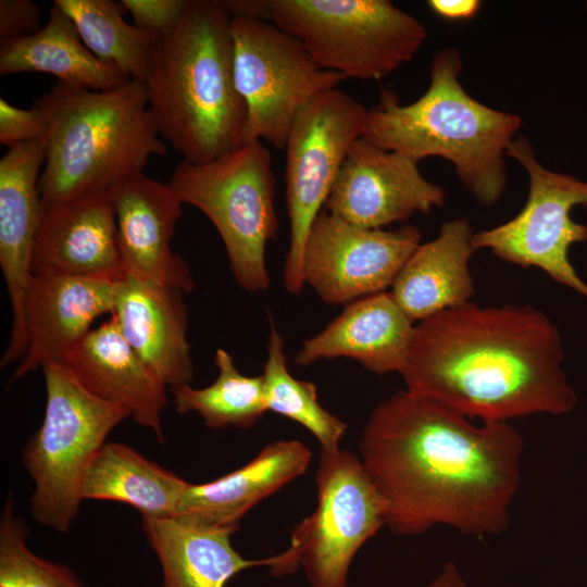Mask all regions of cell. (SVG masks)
Segmentation results:
<instances>
[{
	"mask_svg": "<svg viewBox=\"0 0 587 587\" xmlns=\"http://www.w3.org/2000/svg\"><path fill=\"white\" fill-rule=\"evenodd\" d=\"M470 420L407 389L374 408L360 460L385 500L392 533L415 536L439 524L472 536L508 528L523 438L510 422Z\"/></svg>",
	"mask_w": 587,
	"mask_h": 587,
	"instance_id": "cell-1",
	"label": "cell"
},
{
	"mask_svg": "<svg viewBox=\"0 0 587 587\" xmlns=\"http://www.w3.org/2000/svg\"><path fill=\"white\" fill-rule=\"evenodd\" d=\"M558 328L532 305L471 301L420 321L399 374L405 389L469 419L560 415L576 404Z\"/></svg>",
	"mask_w": 587,
	"mask_h": 587,
	"instance_id": "cell-2",
	"label": "cell"
},
{
	"mask_svg": "<svg viewBox=\"0 0 587 587\" xmlns=\"http://www.w3.org/2000/svg\"><path fill=\"white\" fill-rule=\"evenodd\" d=\"M232 17L221 0H188L154 43L145 83L161 137L190 163L247 142V109L234 77Z\"/></svg>",
	"mask_w": 587,
	"mask_h": 587,
	"instance_id": "cell-3",
	"label": "cell"
},
{
	"mask_svg": "<svg viewBox=\"0 0 587 587\" xmlns=\"http://www.w3.org/2000/svg\"><path fill=\"white\" fill-rule=\"evenodd\" d=\"M462 58L448 47L430 64L426 91L401 104L391 90L367 109L363 138L414 162L440 157L452 163L459 180L483 205L495 204L507 187L505 157L522 118L471 97L459 77Z\"/></svg>",
	"mask_w": 587,
	"mask_h": 587,
	"instance_id": "cell-4",
	"label": "cell"
},
{
	"mask_svg": "<svg viewBox=\"0 0 587 587\" xmlns=\"http://www.w3.org/2000/svg\"><path fill=\"white\" fill-rule=\"evenodd\" d=\"M34 104L47 121L42 208L108 193L166 151L140 80L102 91L57 83Z\"/></svg>",
	"mask_w": 587,
	"mask_h": 587,
	"instance_id": "cell-5",
	"label": "cell"
},
{
	"mask_svg": "<svg viewBox=\"0 0 587 587\" xmlns=\"http://www.w3.org/2000/svg\"><path fill=\"white\" fill-rule=\"evenodd\" d=\"M230 17L273 23L316 64L346 78L382 79L411 61L425 26L389 0H223Z\"/></svg>",
	"mask_w": 587,
	"mask_h": 587,
	"instance_id": "cell-6",
	"label": "cell"
},
{
	"mask_svg": "<svg viewBox=\"0 0 587 587\" xmlns=\"http://www.w3.org/2000/svg\"><path fill=\"white\" fill-rule=\"evenodd\" d=\"M41 369L43 421L23 448L21 459L35 485L29 502L33 519L65 533L83 501L89 465L110 433L130 413L89 392L62 363L49 360Z\"/></svg>",
	"mask_w": 587,
	"mask_h": 587,
	"instance_id": "cell-7",
	"label": "cell"
},
{
	"mask_svg": "<svg viewBox=\"0 0 587 587\" xmlns=\"http://www.w3.org/2000/svg\"><path fill=\"white\" fill-rule=\"evenodd\" d=\"M168 184L214 225L237 284L252 294L267 290L266 247L278 220L272 157L263 141H247L205 163L182 161Z\"/></svg>",
	"mask_w": 587,
	"mask_h": 587,
	"instance_id": "cell-8",
	"label": "cell"
},
{
	"mask_svg": "<svg viewBox=\"0 0 587 587\" xmlns=\"http://www.w3.org/2000/svg\"><path fill=\"white\" fill-rule=\"evenodd\" d=\"M366 115L361 102L335 87L304 105L289 129L284 149L289 247L283 268L289 294H300L305 285L303 254L310 228L352 146L363 136Z\"/></svg>",
	"mask_w": 587,
	"mask_h": 587,
	"instance_id": "cell-9",
	"label": "cell"
},
{
	"mask_svg": "<svg viewBox=\"0 0 587 587\" xmlns=\"http://www.w3.org/2000/svg\"><path fill=\"white\" fill-rule=\"evenodd\" d=\"M234 77L247 109V141L284 150L300 110L347 79L321 68L304 46L271 22L232 17Z\"/></svg>",
	"mask_w": 587,
	"mask_h": 587,
	"instance_id": "cell-10",
	"label": "cell"
},
{
	"mask_svg": "<svg viewBox=\"0 0 587 587\" xmlns=\"http://www.w3.org/2000/svg\"><path fill=\"white\" fill-rule=\"evenodd\" d=\"M507 157L528 175L526 202L510 221L475 233V250L488 249L503 261L540 268L587 297V285L569 260L571 246L587 240V225L571 217L573 208L587 207V182L546 168L524 135L509 145Z\"/></svg>",
	"mask_w": 587,
	"mask_h": 587,
	"instance_id": "cell-11",
	"label": "cell"
},
{
	"mask_svg": "<svg viewBox=\"0 0 587 587\" xmlns=\"http://www.w3.org/2000/svg\"><path fill=\"white\" fill-rule=\"evenodd\" d=\"M316 507L291 530L310 587H348L351 562L386 525V503L360 458L349 450H321Z\"/></svg>",
	"mask_w": 587,
	"mask_h": 587,
	"instance_id": "cell-12",
	"label": "cell"
},
{
	"mask_svg": "<svg viewBox=\"0 0 587 587\" xmlns=\"http://www.w3.org/2000/svg\"><path fill=\"white\" fill-rule=\"evenodd\" d=\"M421 245L417 227L371 229L322 210L304 247V284L328 304L386 291Z\"/></svg>",
	"mask_w": 587,
	"mask_h": 587,
	"instance_id": "cell-13",
	"label": "cell"
},
{
	"mask_svg": "<svg viewBox=\"0 0 587 587\" xmlns=\"http://www.w3.org/2000/svg\"><path fill=\"white\" fill-rule=\"evenodd\" d=\"M446 190L427 180L410 158L359 138L324 210L363 228L378 229L444 207Z\"/></svg>",
	"mask_w": 587,
	"mask_h": 587,
	"instance_id": "cell-14",
	"label": "cell"
},
{
	"mask_svg": "<svg viewBox=\"0 0 587 587\" xmlns=\"http://www.w3.org/2000/svg\"><path fill=\"white\" fill-rule=\"evenodd\" d=\"M45 159V141L34 140L9 148L0 160V267L12 309L2 367L20 362L27 349L24 307L42 214L38 183Z\"/></svg>",
	"mask_w": 587,
	"mask_h": 587,
	"instance_id": "cell-15",
	"label": "cell"
},
{
	"mask_svg": "<svg viewBox=\"0 0 587 587\" xmlns=\"http://www.w3.org/2000/svg\"><path fill=\"white\" fill-rule=\"evenodd\" d=\"M108 195L126 275L191 292L196 284L189 265L171 247L184 204L172 186L140 172L121 180Z\"/></svg>",
	"mask_w": 587,
	"mask_h": 587,
	"instance_id": "cell-16",
	"label": "cell"
},
{
	"mask_svg": "<svg viewBox=\"0 0 587 587\" xmlns=\"http://www.w3.org/2000/svg\"><path fill=\"white\" fill-rule=\"evenodd\" d=\"M122 282L33 273L24 307L27 349L12 382L46 361H60L92 329L97 317L112 314Z\"/></svg>",
	"mask_w": 587,
	"mask_h": 587,
	"instance_id": "cell-17",
	"label": "cell"
},
{
	"mask_svg": "<svg viewBox=\"0 0 587 587\" xmlns=\"http://www.w3.org/2000/svg\"><path fill=\"white\" fill-rule=\"evenodd\" d=\"M236 530L184 516H142V532L162 569V587H225L247 569L270 566L275 577L298 569V555L290 545L270 558H243L230 542Z\"/></svg>",
	"mask_w": 587,
	"mask_h": 587,
	"instance_id": "cell-18",
	"label": "cell"
},
{
	"mask_svg": "<svg viewBox=\"0 0 587 587\" xmlns=\"http://www.w3.org/2000/svg\"><path fill=\"white\" fill-rule=\"evenodd\" d=\"M33 273L122 282L115 213L108 193L85 195L42 208Z\"/></svg>",
	"mask_w": 587,
	"mask_h": 587,
	"instance_id": "cell-19",
	"label": "cell"
},
{
	"mask_svg": "<svg viewBox=\"0 0 587 587\" xmlns=\"http://www.w3.org/2000/svg\"><path fill=\"white\" fill-rule=\"evenodd\" d=\"M58 362L89 392L123 405L138 425L164 442L162 413L167 387L123 337L114 315L92 328Z\"/></svg>",
	"mask_w": 587,
	"mask_h": 587,
	"instance_id": "cell-20",
	"label": "cell"
},
{
	"mask_svg": "<svg viewBox=\"0 0 587 587\" xmlns=\"http://www.w3.org/2000/svg\"><path fill=\"white\" fill-rule=\"evenodd\" d=\"M183 294L127 276L112 313L129 346L170 389L193 379Z\"/></svg>",
	"mask_w": 587,
	"mask_h": 587,
	"instance_id": "cell-21",
	"label": "cell"
},
{
	"mask_svg": "<svg viewBox=\"0 0 587 587\" xmlns=\"http://www.w3.org/2000/svg\"><path fill=\"white\" fill-rule=\"evenodd\" d=\"M413 321L391 292L354 300L319 334L305 339L295 362L307 366L323 359L349 358L370 372H400L412 339Z\"/></svg>",
	"mask_w": 587,
	"mask_h": 587,
	"instance_id": "cell-22",
	"label": "cell"
},
{
	"mask_svg": "<svg viewBox=\"0 0 587 587\" xmlns=\"http://www.w3.org/2000/svg\"><path fill=\"white\" fill-rule=\"evenodd\" d=\"M311 460V450L298 440L273 441L228 474L203 484L188 483L176 516L238 529L253 507L303 475Z\"/></svg>",
	"mask_w": 587,
	"mask_h": 587,
	"instance_id": "cell-23",
	"label": "cell"
},
{
	"mask_svg": "<svg viewBox=\"0 0 587 587\" xmlns=\"http://www.w3.org/2000/svg\"><path fill=\"white\" fill-rule=\"evenodd\" d=\"M474 235L466 218L448 221L435 239L421 243L404 263L390 292L411 321L420 322L470 301L474 294L469 268Z\"/></svg>",
	"mask_w": 587,
	"mask_h": 587,
	"instance_id": "cell-24",
	"label": "cell"
},
{
	"mask_svg": "<svg viewBox=\"0 0 587 587\" xmlns=\"http://www.w3.org/2000/svg\"><path fill=\"white\" fill-rule=\"evenodd\" d=\"M28 72L50 74L59 83L99 91L130 80L85 46L72 18L55 3L48 22L36 34L1 42L0 75Z\"/></svg>",
	"mask_w": 587,
	"mask_h": 587,
	"instance_id": "cell-25",
	"label": "cell"
},
{
	"mask_svg": "<svg viewBox=\"0 0 587 587\" xmlns=\"http://www.w3.org/2000/svg\"><path fill=\"white\" fill-rule=\"evenodd\" d=\"M187 486L129 446L105 442L87 470L82 496L129 504L142 516L170 517L177 515Z\"/></svg>",
	"mask_w": 587,
	"mask_h": 587,
	"instance_id": "cell-26",
	"label": "cell"
},
{
	"mask_svg": "<svg viewBox=\"0 0 587 587\" xmlns=\"http://www.w3.org/2000/svg\"><path fill=\"white\" fill-rule=\"evenodd\" d=\"M74 22L85 46L130 79L147 80L154 43L160 36L124 20L122 2L55 0Z\"/></svg>",
	"mask_w": 587,
	"mask_h": 587,
	"instance_id": "cell-27",
	"label": "cell"
},
{
	"mask_svg": "<svg viewBox=\"0 0 587 587\" xmlns=\"http://www.w3.org/2000/svg\"><path fill=\"white\" fill-rule=\"evenodd\" d=\"M216 379L203 388L190 384L171 388L175 410L196 412L209 428L253 426L266 412L263 376L243 375L223 348L214 354Z\"/></svg>",
	"mask_w": 587,
	"mask_h": 587,
	"instance_id": "cell-28",
	"label": "cell"
},
{
	"mask_svg": "<svg viewBox=\"0 0 587 587\" xmlns=\"http://www.w3.org/2000/svg\"><path fill=\"white\" fill-rule=\"evenodd\" d=\"M262 376L266 411L305 427L320 442L321 450L340 449L339 444L348 425L320 404L313 383L298 379L289 373L285 342L274 326L271 328Z\"/></svg>",
	"mask_w": 587,
	"mask_h": 587,
	"instance_id": "cell-29",
	"label": "cell"
},
{
	"mask_svg": "<svg viewBox=\"0 0 587 587\" xmlns=\"http://www.w3.org/2000/svg\"><path fill=\"white\" fill-rule=\"evenodd\" d=\"M28 529L8 496L0 520V587H86L74 571L35 554Z\"/></svg>",
	"mask_w": 587,
	"mask_h": 587,
	"instance_id": "cell-30",
	"label": "cell"
},
{
	"mask_svg": "<svg viewBox=\"0 0 587 587\" xmlns=\"http://www.w3.org/2000/svg\"><path fill=\"white\" fill-rule=\"evenodd\" d=\"M47 121L37 107L21 109L0 99V142L9 148L34 140H43Z\"/></svg>",
	"mask_w": 587,
	"mask_h": 587,
	"instance_id": "cell-31",
	"label": "cell"
},
{
	"mask_svg": "<svg viewBox=\"0 0 587 587\" xmlns=\"http://www.w3.org/2000/svg\"><path fill=\"white\" fill-rule=\"evenodd\" d=\"M134 24L163 36L171 32L182 18L188 0H122Z\"/></svg>",
	"mask_w": 587,
	"mask_h": 587,
	"instance_id": "cell-32",
	"label": "cell"
},
{
	"mask_svg": "<svg viewBox=\"0 0 587 587\" xmlns=\"http://www.w3.org/2000/svg\"><path fill=\"white\" fill-rule=\"evenodd\" d=\"M41 12L29 0L0 1L1 42L24 38L36 34L40 28Z\"/></svg>",
	"mask_w": 587,
	"mask_h": 587,
	"instance_id": "cell-33",
	"label": "cell"
},
{
	"mask_svg": "<svg viewBox=\"0 0 587 587\" xmlns=\"http://www.w3.org/2000/svg\"><path fill=\"white\" fill-rule=\"evenodd\" d=\"M480 3L478 0H429L427 7L441 18L459 21L476 15Z\"/></svg>",
	"mask_w": 587,
	"mask_h": 587,
	"instance_id": "cell-34",
	"label": "cell"
},
{
	"mask_svg": "<svg viewBox=\"0 0 587 587\" xmlns=\"http://www.w3.org/2000/svg\"><path fill=\"white\" fill-rule=\"evenodd\" d=\"M426 587H469V585L457 565L453 562H448Z\"/></svg>",
	"mask_w": 587,
	"mask_h": 587,
	"instance_id": "cell-35",
	"label": "cell"
},
{
	"mask_svg": "<svg viewBox=\"0 0 587 587\" xmlns=\"http://www.w3.org/2000/svg\"><path fill=\"white\" fill-rule=\"evenodd\" d=\"M585 7H586V9H587V2H586V4H585Z\"/></svg>",
	"mask_w": 587,
	"mask_h": 587,
	"instance_id": "cell-36",
	"label": "cell"
}]
</instances>
